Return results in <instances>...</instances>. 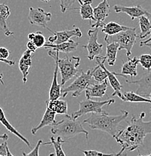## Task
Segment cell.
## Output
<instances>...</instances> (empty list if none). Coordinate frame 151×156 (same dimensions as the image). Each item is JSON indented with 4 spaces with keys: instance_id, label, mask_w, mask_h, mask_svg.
<instances>
[{
    "instance_id": "1f68e13d",
    "label": "cell",
    "mask_w": 151,
    "mask_h": 156,
    "mask_svg": "<svg viewBox=\"0 0 151 156\" xmlns=\"http://www.w3.org/2000/svg\"><path fill=\"white\" fill-rule=\"evenodd\" d=\"M138 61L143 68L147 71L151 69V54H149V53L142 54L138 58Z\"/></svg>"
},
{
    "instance_id": "83f0119b",
    "label": "cell",
    "mask_w": 151,
    "mask_h": 156,
    "mask_svg": "<svg viewBox=\"0 0 151 156\" xmlns=\"http://www.w3.org/2000/svg\"><path fill=\"white\" fill-rule=\"evenodd\" d=\"M50 142L43 143L42 145H53L55 149V156H66L63 149V144L66 141L63 140L59 136L55 137V136L53 135L50 136Z\"/></svg>"
},
{
    "instance_id": "ee69618b",
    "label": "cell",
    "mask_w": 151,
    "mask_h": 156,
    "mask_svg": "<svg viewBox=\"0 0 151 156\" xmlns=\"http://www.w3.org/2000/svg\"><path fill=\"white\" fill-rule=\"evenodd\" d=\"M2 77H3V74L0 73V82H1V83L2 84V85H4V81H3Z\"/></svg>"
},
{
    "instance_id": "bcb514c9",
    "label": "cell",
    "mask_w": 151,
    "mask_h": 156,
    "mask_svg": "<svg viewBox=\"0 0 151 156\" xmlns=\"http://www.w3.org/2000/svg\"><path fill=\"white\" fill-rule=\"evenodd\" d=\"M137 156H151V153L149 154V155H141V154H138Z\"/></svg>"
},
{
    "instance_id": "f1b7e54d",
    "label": "cell",
    "mask_w": 151,
    "mask_h": 156,
    "mask_svg": "<svg viewBox=\"0 0 151 156\" xmlns=\"http://www.w3.org/2000/svg\"><path fill=\"white\" fill-rule=\"evenodd\" d=\"M138 18L141 30L138 38L143 39L150 35L151 32V21L146 16H141Z\"/></svg>"
},
{
    "instance_id": "74e56055",
    "label": "cell",
    "mask_w": 151,
    "mask_h": 156,
    "mask_svg": "<svg viewBox=\"0 0 151 156\" xmlns=\"http://www.w3.org/2000/svg\"><path fill=\"white\" fill-rule=\"evenodd\" d=\"M27 50H29L30 51L32 52V53H35V52L36 51L37 49H38L36 47H35V45L34 44L32 41H29L27 42Z\"/></svg>"
},
{
    "instance_id": "d6986e66",
    "label": "cell",
    "mask_w": 151,
    "mask_h": 156,
    "mask_svg": "<svg viewBox=\"0 0 151 156\" xmlns=\"http://www.w3.org/2000/svg\"><path fill=\"white\" fill-rule=\"evenodd\" d=\"M138 63V58L135 57V56L132 58L128 57L127 61L123 62L121 72H120V74H121L122 77L126 78V79L127 78L126 76H130L131 77H136L138 75L137 66Z\"/></svg>"
},
{
    "instance_id": "277c9868",
    "label": "cell",
    "mask_w": 151,
    "mask_h": 156,
    "mask_svg": "<svg viewBox=\"0 0 151 156\" xmlns=\"http://www.w3.org/2000/svg\"><path fill=\"white\" fill-rule=\"evenodd\" d=\"M95 82L92 76V69L88 70L87 71H84L83 70L80 71V74L76 77V79L69 86V87L63 88L61 89V95L63 98H66L68 94L71 93V96L76 98L86 90L89 86L95 83Z\"/></svg>"
},
{
    "instance_id": "4316f807",
    "label": "cell",
    "mask_w": 151,
    "mask_h": 156,
    "mask_svg": "<svg viewBox=\"0 0 151 156\" xmlns=\"http://www.w3.org/2000/svg\"><path fill=\"white\" fill-rule=\"evenodd\" d=\"M124 102H131V103H150V99L144 98L134 92H126L123 94L121 99Z\"/></svg>"
},
{
    "instance_id": "603a6c76",
    "label": "cell",
    "mask_w": 151,
    "mask_h": 156,
    "mask_svg": "<svg viewBox=\"0 0 151 156\" xmlns=\"http://www.w3.org/2000/svg\"><path fill=\"white\" fill-rule=\"evenodd\" d=\"M46 105L48 107L51 111L54 112L56 114L66 115L68 113V104L67 101L62 99H56V100L47 101Z\"/></svg>"
},
{
    "instance_id": "b9f144b4",
    "label": "cell",
    "mask_w": 151,
    "mask_h": 156,
    "mask_svg": "<svg viewBox=\"0 0 151 156\" xmlns=\"http://www.w3.org/2000/svg\"><path fill=\"white\" fill-rule=\"evenodd\" d=\"M9 138V135L7 134H3L0 135V140H3L4 141H7Z\"/></svg>"
},
{
    "instance_id": "484cf974",
    "label": "cell",
    "mask_w": 151,
    "mask_h": 156,
    "mask_svg": "<svg viewBox=\"0 0 151 156\" xmlns=\"http://www.w3.org/2000/svg\"><path fill=\"white\" fill-rule=\"evenodd\" d=\"M106 61L109 66H113L117 59V55L119 50V45L115 42L106 43Z\"/></svg>"
},
{
    "instance_id": "30bf717a",
    "label": "cell",
    "mask_w": 151,
    "mask_h": 156,
    "mask_svg": "<svg viewBox=\"0 0 151 156\" xmlns=\"http://www.w3.org/2000/svg\"><path fill=\"white\" fill-rule=\"evenodd\" d=\"M95 60H96L97 65L100 66L104 71H105L107 74V78H108V80L109 84L111 85V87L113 88V92L111 94L112 97L114 96H118L120 98L122 99L123 97V94L121 92V89L123 88V86L121 85L120 81L118 80L117 78L116 77V75L114 74V72H111L109 70L107 69L105 66V62L106 61V58L105 56H95Z\"/></svg>"
},
{
    "instance_id": "4dcf8cb0",
    "label": "cell",
    "mask_w": 151,
    "mask_h": 156,
    "mask_svg": "<svg viewBox=\"0 0 151 156\" xmlns=\"http://www.w3.org/2000/svg\"><path fill=\"white\" fill-rule=\"evenodd\" d=\"M92 76L94 80L97 83H102L107 80L106 73L99 65H97L92 69Z\"/></svg>"
},
{
    "instance_id": "7402d4cb",
    "label": "cell",
    "mask_w": 151,
    "mask_h": 156,
    "mask_svg": "<svg viewBox=\"0 0 151 156\" xmlns=\"http://www.w3.org/2000/svg\"><path fill=\"white\" fill-rule=\"evenodd\" d=\"M80 4V14L83 20H88L90 24L92 23L94 21L93 9L92 7V0H77Z\"/></svg>"
},
{
    "instance_id": "ba28073f",
    "label": "cell",
    "mask_w": 151,
    "mask_h": 156,
    "mask_svg": "<svg viewBox=\"0 0 151 156\" xmlns=\"http://www.w3.org/2000/svg\"><path fill=\"white\" fill-rule=\"evenodd\" d=\"M52 14L49 12H46L41 8L30 7L29 11V21L32 25L37 26L41 28L48 29L50 32L53 33L54 31L51 30L48 26V23L51 20Z\"/></svg>"
},
{
    "instance_id": "e0dca14e",
    "label": "cell",
    "mask_w": 151,
    "mask_h": 156,
    "mask_svg": "<svg viewBox=\"0 0 151 156\" xmlns=\"http://www.w3.org/2000/svg\"><path fill=\"white\" fill-rule=\"evenodd\" d=\"M32 52L30 51L29 50H25L23 53L22 56H21L20 60H19V69H20L21 74H22L23 77V83H26L27 81V77L30 73V70L32 67Z\"/></svg>"
},
{
    "instance_id": "e575fe53",
    "label": "cell",
    "mask_w": 151,
    "mask_h": 156,
    "mask_svg": "<svg viewBox=\"0 0 151 156\" xmlns=\"http://www.w3.org/2000/svg\"><path fill=\"white\" fill-rule=\"evenodd\" d=\"M82 152L85 156H113L114 154H106L99 152L96 150H82Z\"/></svg>"
},
{
    "instance_id": "7c38bea8",
    "label": "cell",
    "mask_w": 151,
    "mask_h": 156,
    "mask_svg": "<svg viewBox=\"0 0 151 156\" xmlns=\"http://www.w3.org/2000/svg\"><path fill=\"white\" fill-rule=\"evenodd\" d=\"M110 5L108 0H102L93 9V17L95 23L91 24L92 28H102L105 24L104 21L109 16Z\"/></svg>"
},
{
    "instance_id": "3957f363",
    "label": "cell",
    "mask_w": 151,
    "mask_h": 156,
    "mask_svg": "<svg viewBox=\"0 0 151 156\" xmlns=\"http://www.w3.org/2000/svg\"><path fill=\"white\" fill-rule=\"evenodd\" d=\"M50 131L53 136H59L65 141L80 134H84L87 140L89 139V132L83 127L82 123L77 119H72L68 114L60 121L56 122L51 126Z\"/></svg>"
},
{
    "instance_id": "9c48e42d",
    "label": "cell",
    "mask_w": 151,
    "mask_h": 156,
    "mask_svg": "<svg viewBox=\"0 0 151 156\" xmlns=\"http://www.w3.org/2000/svg\"><path fill=\"white\" fill-rule=\"evenodd\" d=\"M100 28H93L88 30V43L87 45L83 46V48L86 49L88 52L87 58L90 61H92L95 56H99L102 53L103 45L98 42V34Z\"/></svg>"
},
{
    "instance_id": "ab89813d",
    "label": "cell",
    "mask_w": 151,
    "mask_h": 156,
    "mask_svg": "<svg viewBox=\"0 0 151 156\" xmlns=\"http://www.w3.org/2000/svg\"><path fill=\"white\" fill-rule=\"evenodd\" d=\"M150 35V38L147 39V40L140 42V47H143L144 44H147V43H148V42H150L151 41V32H150V35Z\"/></svg>"
},
{
    "instance_id": "d6a6232c",
    "label": "cell",
    "mask_w": 151,
    "mask_h": 156,
    "mask_svg": "<svg viewBox=\"0 0 151 156\" xmlns=\"http://www.w3.org/2000/svg\"><path fill=\"white\" fill-rule=\"evenodd\" d=\"M60 1V10L62 13H65L72 9V5L77 0H59Z\"/></svg>"
},
{
    "instance_id": "ffe728a7",
    "label": "cell",
    "mask_w": 151,
    "mask_h": 156,
    "mask_svg": "<svg viewBox=\"0 0 151 156\" xmlns=\"http://www.w3.org/2000/svg\"><path fill=\"white\" fill-rule=\"evenodd\" d=\"M56 113L54 112L51 111L48 107L46 105V110H45V113H44L43 116H42L41 120L40 123L37 126L33 127L31 130V133H32L33 135H35L37 133V131L38 130L41 129L44 127L48 126H53L55 122H56V120H55V117H56Z\"/></svg>"
},
{
    "instance_id": "f907efd6",
    "label": "cell",
    "mask_w": 151,
    "mask_h": 156,
    "mask_svg": "<svg viewBox=\"0 0 151 156\" xmlns=\"http://www.w3.org/2000/svg\"><path fill=\"white\" fill-rule=\"evenodd\" d=\"M0 156H2V155H0Z\"/></svg>"
},
{
    "instance_id": "f35d334b",
    "label": "cell",
    "mask_w": 151,
    "mask_h": 156,
    "mask_svg": "<svg viewBox=\"0 0 151 156\" xmlns=\"http://www.w3.org/2000/svg\"><path fill=\"white\" fill-rule=\"evenodd\" d=\"M0 62H4L6 63L7 65H9V66H14L15 65V62L12 60H9V59H5V58H3L0 55Z\"/></svg>"
},
{
    "instance_id": "2e32d148",
    "label": "cell",
    "mask_w": 151,
    "mask_h": 156,
    "mask_svg": "<svg viewBox=\"0 0 151 156\" xmlns=\"http://www.w3.org/2000/svg\"><path fill=\"white\" fill-rule=\"evenodd\" d=\"M108 87L107 80L102 83H95L89 86L85 90V95L87 99H92L93 98H102L106 93Z\"/></svg>"
},
{
    "instance_id": "8d00e7d4",
    "label": "cell",
    "mask_w": 151,
    "mask_h": 156,
    "mask_svg": "<svg viewBox=\"0 0 151 156\" xmlns=\"http://www.w3.org/2000/svg\"><path fill=\"white\" fill-rule=\"evenodd\" d=\"M0 55H1V56L3 58L7 59L9 57V56H10V52L5 48H0Z\"/></svg>"
},
{
    "instance_id": "5b68a950",
    "label": "cell",
    "mask_w": 151,
    "mask_h": 156,
    "mask_svg": "<svg viewBox=\"0 0 151 156\" xmlns=\"http://www.w3.org/2000/svg\"><path fill=\"white\" fill-rule=\"evenodd\" d=\"M138 38L136 33V27L128 29L127 30L123 31L114 35H105V41L106 43L115 42L119 45V50H124L126 52V56L129 57L131 54V50L135 44L136 39Z\"/></svg>"
},
{
    "instance_id": "f546056e",
    "label": "cell",
    "mask_w": 151,
    "mask_h": 156,
    "mask_svg": "<svg viewBox=\"0 0 151 156\" xmlns=\"http://www.w3.org/2000/svg\"><path fill=\"white\" fill-rule=\"evenodd\" d=\"M29 41H32L37 48H41L46 44V39L41 32L38 31L35 33H30L28 35Z\"/></svg>"
},
{
    "instance_id": "7dc6e473",
    "label": "cell",
    "mask_w": 151,
    "mask_h": 156,
    "mask_svg": "<svg viewBox=\"0 0 151 156\" xmlns=\"http://www.w3.org/2000/svg\"><path fill=\"white\" fill-rule=\"evenodd\" d=\"M41 2H50V0H40Z\"/></svg>"
},
{
    "instance_id": "8fae6325",
    "label": "cell",
    "mask_w": 151,
    "mask_h": 156,
    "mask_svg": "<svg viewBox=\"0 0 151 156\" xmlns=\"http://www.w3.org/2000/svg\"><path fill=\"white\" fill-rule=\"evenodd\" d=\"M48 55L54 59L55 61V69L53 72V77L52 80L51 86L49 90V101L56 100L59 99L61 96V86L58 83V63L57 58H59V52L53 51V50H48Z\"/></svg>"
},
{
    "instance_id": "f6af8a7d",
    "label": "cell",
    "mask_w": 151,
    "mask_h": 156,
    "mask_svg": "<svg viewBox=\"0 0 151 156\" xmlns=\"http://www.w3.org/2000/svg\"><path fill=\"white\" fill-rule=\"evenodd\" d=\"M144 46L148 47V48H150V50H151V41L150 42H148V43H147V44H144Z\"/></svg>"
},
{
    "instance_id": "d590c367",
    "label": "cell",
    "mask_w": 151,
    "mask_h": 156,
    "mask_svg": "<svg viewBox=\"0 0 151 156\" xmlns=\"http://www.w3.org/2000/svg\"><path fill=\"white\" fill-rule=\"evenodd\" d=\"M8 144L7 141H4L2 144H0V155L6 156V151H7Z\"/></svg>"
},
{
    "instance_id": "5bb4252c",
    "label": "cell",
    "mask_w": 151,
    "mask_h": 156,
    "mask_svg": "<svg viewBox=\"0 0 151 156\" xmlns=\"http://www.w3.org/2000/svg\"><path fill=\"white\" fill-rule=\"evenodd\" d=\"M113 10L116 13H125L130 17L131 20L140 17L141 16H146L151 21V13L144 9L141 5L124 6L120 5H115Z\"/></svg>"
},
{
    "instance_id": "ac0fdd59",
    "label": "cell",
    "mask_w": 151,
    "mask_h": 156,
    "mask_svg": "<svg viewBox=\"0 0 151 156\" xmlns=\"http://www.w3.org/2000/svg\"><path fill=\"white\" fill-rule=\"evenodd\" d=\"M79 43L73 40H69L66 42H63V43L59 44H52L46 43L43 46L45 49H51L53 51L61 52V53H64L66 54L68 53H72V52L75 51L77 50V47H78Z\"/></svg>"
},
{
    "instance_id": "60d3db41",
    "label": "cell",
    "mask_w": 151,
    "mask_h": 156,
    "mask_svg": "<svg viewBox=\"0 0 151 156\" xmlns=\"http://www.w3.org/2000/svg\"><path fill=\"white\" fill-rule=\"evenodd\" d=\"M124 152H125L124 149L122 148L121 150L119 152H117V154H114V155L113 156H126V154H124Z\"/></svg>"
},
{
    "instance_id": "681fc988",
    "label": "cell",
    "mask_w": 151,
    "mask_h": 156,
    "mask_svg": "<svg viewBox=\"0 0 151 156\" xmlns=\"http://www.w3.org/2000/svg\"><path fill=\"white\" fill-rule=\"evenodd\" d=\"M149 97L150 98V101H151V92H150V95H149Z\"/></svg>"
},
{
    "instance_id": "7bdbcfd3",
    "label": "cell",
    "mask_w": 151,
    "mask_h": 156,
    "mask_svg": "<svg viewBox=\"0 0 151 156\" xmlns=\"http://www.w3.org/2000/svg\"><path fill=\"white\" fill-rule=\"evenodd\" d=\"M6 156H14L12 155V154H11V152H10V150H9V146H8L7 147V151H6Z\"/></svg>"
},
{
    "instance_id": "52a82bcc",
    "label": "cell",
    "mask_w": 151,
    "mask_h": 156,
    "mask_svg": "<svg viewBox=\"0 0 151 156\" xmlns=\"http://www.w3.org/2000/svg\"><path fill=\"white\" fill-rule=\"evenodd\" d=\"M115 100L113 98L108 99L102 101H93L92 99H86L79 102V108L75 112L71 115V118L74 119H77L79 117L87 114V113H102L103 111V107L109 106L111 104H113Z\"/></svg>"
},
{
    "instance_id": "44dd1931",
    "label": "cell",
    "mask_w": 151,
    "mask_h": 156,
    "mask_svg": "<svg viewBox=\"0 0 151 156\" xmlns=\"http://www.w3.org/2000/svg\"><path fill=\"white\" fill-rule=\"evenodd\" d=\"M10 14L11 11L9 6L5 4H0V29L8 37L14 35V32L9 29L7 24V20Z\"/></svg>"
},
{
    "instance_id": "d4e9b609",
    "label": "cell",
    "mask_w": 151,
    "mask_h": 156,
    "mask_svg": "<svg viewBox=\"0 0 151 156\" xmlns=\"http://www.w3.org/2000/svg\"><path fill=\"white\" fill-rule=\"evenodd\" d=\"M102 32H104L106 35H114L119 32H123V31L127 30L129 27L122 26L120 24L115 22H109L108 23H105L103 27H102Z\"/></svg>"
},
{
    "instance_id": "9a60e30c",
    "label": "cell",
    "mask_w": 151,
    "mask_h": 156,
    "mask_svg": "<svg viewBox=\"0 0 151 156\" xmlns=\"http://www.w3.org/2000/svg\"><path fill=\"white\" fill-rule=\"evenodd\" d=\"M126 81L129 84H134L138 86L136 93L138 95L144 98H147L150 95L151 92V69L144 73L139 80L129 81L126 79Z\"/></svg>"
},
{
    "instance_id": "c3c4849f",
    "label": "cell",
    "mask_w": 151,
    "mask_h": 156,
    "mask_svg": "<svg viewBox=\"0 0 151 156\" xmlns=\"http://www.w3.org/2000/svg\"><path fill=\"white\" fill-rule=\"evenodd\" d=\"M49 156H55V154L54 153H50Z\"/></svg>"
},
{
    "instance_id": "4fadbf2b",
    "label": "cell",
    "mask_w": 151,
    "mask_h": 156,
    "mask_svg": "<svg viewBox=\"0 0 151 156\" xmlns=\"http://www.w3.org/2000/svg\"><path fill=\"white\" fill-rule=\"evenodd\" d=\"M53 35L49 37V38H48V41H49L48 44H59L63 42L68 41L72 37H76V38H81L82 37V32H81L80 29L74 27L72 29L53 32Z\"/></svg>"
},
{
    "instance_id": "8992f818",
    "label": "cell",
    "mask_w": 151,
    "mask_h": 156,
    "mask_svg": "<svg viewBox=\"0 0 151 156\" xmlns=\"http://www.w3.org/2000/svg\"><path fill=\"white\" fill-rule=\"evenodd\" d=\"M58 68L61 74V86H64L69 80L78 74V66L81 58L79 56H69L57 58Z\"/></svg>"
},
{
    "instance_id": "836d02e7",
    "label": "cell",
    "mask_w": 151,
    "mask_h": 156,
    "mask_svg": "<svg viewBox=\"0 0 151 156\" xmlns=\"http://www.w3.org/2000/svg\"><path fill=\"white\" fill-rule=\"evenodd\" d=\"M42 144H43V141H42L41 140H39L35 147H34V149H32L30 152H29V153H26L25 152H23V151L21 149V150H22L23 156H39L40 146L42 145Z\"/></svg>"
},
{
    "instance_id": "cb8c5ba5",
    "label": "cell",
    "mask_w": 151,
    "mask_h": 156,
    "mask_svg": "<svg viewBox=\"0 0 151 156\" xmlns=\"http://www.w3.org/2000/svg\"><path fill=\"white\" fill-rule=\"evenodd\" d=\"M0 123H2V126H4L5 128L8 130V131H10V132L12 133V134H14V135L17 136L19 139H20L23 142L25 143L26 145H27V146H29L30 148H32V146H31L30 141H29L25 137V136H23L22 134H21L20 133L17 131V130H16L15 128H14V127H13L10 124V123H9V120H8L7 118L5 117V114L4 111H3V110L1 108V107H0Z\"/></svg>"
},
{
    "instance_id": "6da1fadb",
    "label": "cell",
    "mask_w": 151,
    "mask_h": 156,
    "mask_svg": "<svg viewBox=\"0 0 151 156\" xmlns=\"http://www.w3.org/2000/svg\"><path fill=\"white\" fill-rule=\"evenodd\" d=\"M146 116L144 112L141 113L138 118L132 116L127 122V126L120 128L115 140L125 151L131 152L138 149L144 144V138L151 134V121L144 122Z\"/></svg>"
},
{
    "instance_id": "7a4b0ae2",
    "label": "cell",
    "mask_w": 151,
    "mask_h": 156,
    "mask_svg": "<svg viewBox=\"0 0 151 156\" xmlns=\"http://www.w3.org/2000/svg\"><path fill=\"white\" fill-rule=\"evenodd\" d=\"M129 116L127 110H121L120 113L115 116H111L105 110L102 113H92L88 118L83 120L82 123L87 124L92 130H99L107 133L114 138L120 130V124L125 121Z\"/></svg>"
}]
</instances>
